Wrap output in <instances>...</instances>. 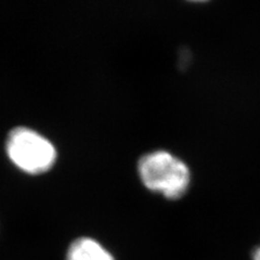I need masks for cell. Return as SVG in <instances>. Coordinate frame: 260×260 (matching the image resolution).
Segmentation results:
<instances>
[{
    "label": "cell",
    "mask_w": 260,
    "mask_h": 260,
    "mask_svg": "<svg viewBox=\"0 0 260 260\" xmlns=\"http://www.w3.org/2000/svg\"><path fill=\"white\" fill-rule=\"evenodd\" d=\"M138 175L146 189L168 200H178L188 192L191 169L174 153L154 150L143 154L138 161Z\"/></svg>",
    "instance_id": "1"
},
{
    "label": "cell",
    "mask_w": 260,
    "mask_h": 260,
    "mask_svg": "<svg viewBox=\"0 0 260 260\" xmlns=\"http://www.w3.org/2000/svg\"><path fill=\"white\" fill-rule=\"evenodd\" d=\"M6 150L13 164L31 175L50 169L56 159L54 145L27 127H16L8 136Z\"/></svg>",
    "instance_id": "2"
},
{
    "label": "cell",
    "mask_w": 260,
    "mask_h": 260,
    "mask_svg": "<svg viewBox=\"0 0 260 260\" xmlns=\"http://www.w3.org/2000/svg\"><path fill=\"white\" fill-rule=\"evenodd\" d=\"M67 260H115L110 251L91 238H79L71 244Z\"/></svg>",
    "instance_id": "3"
},
{
    "label": "cell",
    "mask_w": 260,
    "mask_h": 260,
    "mask_svg": "<svg viewBox=\"0 0 260 260\" xmlns=\"http://www.w3.org/2000/svg\"><path fill=\"white\" fill-rule=\"evenodd\" d=\"M253 259L254 260H260V245L257 246L253 251Z\"/></svg>",
    "instance_id": "4"
}]
</instances>
